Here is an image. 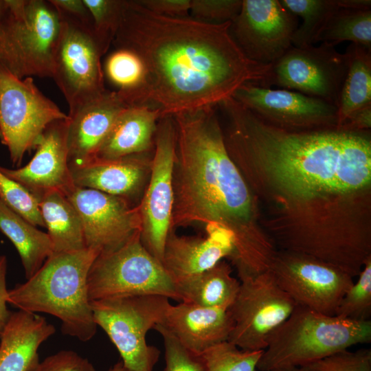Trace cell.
I'll return each instance as SVG.
<instances>
[{
  "label": "cell",
  "mask_w": 371,
  "mask_h": 371,
  "mask_svg": "<svg viewBox=\"0 0 371 371\" xmlns=\"http://www.w3.org/2000/svg\"><path fill=\"white\" fill-rule=\"evenodd\" d=\"M172 116L177 144L170 229L218 223L234 232L236 255L252 254L262 240L251 229V194L229 155L214 107Z\"/></svg>",
  "instance_id": "obj_3"
},
{
  "label": "cell",
  "mask_w": 371,
  "mask_h": 371,
  "mask_svg": "<svg viewBox=\"0 0 371 371\" xmlns=\"http://www.w3.org/2000/svg\"><path fill=\"white\" fill-rule=\"evenodd\" d=\"M60 16V30L52 78L71 112L106 90L101 64L105 52L95 34L92 22Z\"/></svg>",
  "instance_id": "obj_9"
},
{
  "label": "cell",
  "mask_w": 371,
  "mask_h": 371,
  "mask_svg": "<svg viewBox=\"0 0 371 371\" xmlns=\"http://www.w3.org/2000/svg\"><path fill=\"white\" fill-rule=\"evenodd\" d=\"M67 118L32 77L18 78L0 65V141L13 166L21 165L50 124Z\"/></svg>",
  "instance_id": "obj_10"
},
{
  "label": "cell",
  "mask_w": 371,
  "mask_h": 371,
  "mask_svg": "<svg viewBox=\"0 0 371 371\" xmlns=\"http://www.w3.org/2000/svg\"><path fill=\"white\" fill-rule=\"evenodd\" d=\"M297 304L277 284L269 270L240 282L229 308L234 328L228 341L245 350H263L270 335Z\"/></svg>",
  "instance_id": "obj_11"
},
{
  "label": "cell",
  "mask_w": 371,
  "mask_h": 371,
  "mask_svg": "<svg viewBox=\"0 0 371 371\" xmlns=\"http://www.w3.org/2000/svg\"><path fill=\"white\" fill-rule=\"evenodd\" d=\"M103 72L129 106L139 104L147 80L146 69L139 55L128 49L115 48L106 58Z\"/></svg>",
  "instance_id": "obj_29"
},
{
  "label": "cell",
  "mask_w": 371,
  "mask_h": 371,
  "mask_svg": "<svg viewBox=\"0 0 371 371\" xmlns=\"http://www.w3.org/2000/svg\"><path fill=\"white\" fill-rule=\"evenodd\" d=\"M108 371H130L123 364L122 361L116 363L113 367L109 368Z\"/></svg>",
  "instance_id": "obj_45"
},
{
  "label": "cell",
  "mask_w": 371,
  "mask_h": 371,
  "mask_svg": "<svg viewBox=\"0 0 371 371\" xmlns=\"http://www.w3.org/2000/svg\"><path fill=\"white\" fill-rule=\"evenodd\" d=\"M289 12L302 19L291 38L292 46L306 47L317 43L318 37L339 6L337 0H280Z\"/></svg>",
  "instance_id": "obj_30"
},
{
  "label": "cell",
  "mask_w": 371,
  "mask_h": 371,
  "mask_svg": "<svg viewBox=\"0 0 371 371\" xmlns=\"http://www.w3.org/2000/svg\"><path fill=\"white\" fill-rule=\"evenodd\" d=\"M231 22L161 16L137 0H123L112 45L133 51L145 65L137 105L159 110L162 117L215 107L247 83L265 87L271 65L243 54L229 33Z\"/></svg>",
  "instance_id": "obj_1"
},
{
  "label": "cell",
  "mask_w": 371,
  "mask_h": 371,
  "mask_svg": "<svg viewBox=\"0 0 371 371\" xmlns=\"http://www.w3.org/2000/svg\"><path fill=\"white\" fill-rule=\"evenodd\" d=\"M149 11L168 17H188L191 0H137Z\"/></svg>",
  "instance_id": "obj_40"
},
{
  "label": "cell",
  "mask_w": 371,
  "mask_h": 371,
  "mask_svg": "<svg viewBox=\"0 0 371 371\" xmlns=\"http://www.w3.org/2000/svg\"><path fill=\"white\" fill-rule=\"evenodd\" d=\"M348 65L347 54L326 42L318 47L291 46L271 65L265 87L295 91L338 109Z\"/></svg>",
  "instance_id": "obj_12"
},
{
  "label": "cell",
  "mask_w": 371,
  "mask_h": 371,
  "mask_svg": "<svg viewBox=\"0 0 371 371\" xmlns=\"http://www.w3.org/2000/svg\"><path fill=\"white\" fill-rule=\"evenodd\" d=\"M87 284L90 301L157 295L181 302L176 283L142 244L141 230L116 249L98 254Z\"/></svg>",
  "instance_id": "obj_7"
},
{
  "label": "cell",
  "mask_w": 371,
  "mask_h": 371,
  "mask_svg": "<svg viewBox=\"0 0 371 371\" xmlns=\"http://www.w3.org/2000/svg\"><path fill=\"white\" fill-rule=\"evenodd\" d=\"M162 337L166 366L164 371H206L205 359L184 346L161 324L154 328Z\"/></svg>",
  "instance_id": "obj_36"
},
{
  "label": "cell",
  "mask_w": 371,
  "mask_h": 371,
  "mask_svg": "<svg viewBox=\"0 0 371 371\" xmlns=\"http://www.w3.org/2000/svg\"><path fill=\"white\" fill-rule=\"evenodd\" d=\"M0 65L18 78L52 76L60 16L49 1L5 0Z\"/></svg>",
  "instance_id": "obj_6"
},
{
  "label": "cell",
  "mask_w": 371,
  "mask_h": 371,
  "mask_svg": "<svg viewBox=\"0 0 371 371\" xmlns=\"http://www.w3.org/2000/svg\"><path fill=\"white\" fill-rule=\"evenodd\" d=\"M129 105L116 91L99 96L69 112L67 146L70 168L95 159L115 121Z\"/></svg>",
  "instance_id": "obj_20"
},
{
  "label": "cell",
  "mask_w": 371,
  "mask_h": 371,
  "mask_svg": "<svg viewBox=\"0 0 371 371\" xmlns=\"http://www.w3.org/2000/svg\"><path fill=\"white\" fill-rule=\"evenodd\" d=\"M297 27L298 17L279 0H243L229 33L248 59L272 65L292 46Z\"/></svg>",
  "instance_id": "obj_15"
},
{
  "label": "cell",
  "mask_w": 371,
  "mask_h": 371,
  "mask_svg": "<svg viewBox=\"0 0 371 371\" xmlns=\"http://www.w3.org/2000/svg\"><path fill=\"white\" fill-rule=\"evenodd\" d=\"M0 230L16 249L26 280L31 278L53 254L47 233L38 229L0 199Z\"/></svg>",
  "instance_id": "obj_26"
},
{
  "label": "cell",
  "mask_w": 371,
  "mask_h": 371,
  "mask_svg": "<svg viewBox=\"0 0 371 371\" xmlns=\"http://www.w3.org/2000/svg\"><path fill=\"white\" fill-rule=\"evenodd\" d=\"M308 366L315 371H371V350H344Z\"/></svg>",
  "instance_id": "obj_38"
},
{
  "label": "cell",
  "mask_w": 371,
  "mask_h": 371,
  "mask_svg": "<svg viewBox=\"0 0 371 371\" xmlns=\"http://www.w3.org/2000/svg\"><path fill=\"white\" fill-rule=\"evenodd\" d=\"M99 253L92 249L54 253L25 282L8 291L7 303L19 310L45 313L61 321L63 334L81 341L95 335L87 279Z\"/></svg>",
  "instance_id": "obj_4"
},
{
  "label": "cell",
  "mask_w": 371,
  "mask_h": 371,
  "mask_svg": "<svg viewBox=\"0 0 371 371\" xmlns=\"http://www.w3.org/2000/svg\"><path fill=\"white\" fill-rule=\"evenodd\" d=\"M205 236H179L171 229L167 236L161 263L177 284L200 274L232 256L235 236L218 223L205 225Z\"/></svg>",
  "instance_id": "obj_19"
},
{
  "label": "cell",
  "mask_w": 371,
  "mask_h": 371,
  "mask_svg": "<svg viewBox=\"0 0 371 371\" xmlns=\"http://www.w3.org/2000/svg\"><path fill=\"white\" fill-rule=\"evenodd\" d=\"M345 52L348 65L338 106V128L350 114L371 106V49L351 43Z\"/></svg>",
  "instance_id": "obj_28"
},
{
  "label": "cell",
  "mask_w": 371,
  "mask_h": 371,
  "mask_svg": "<svg viewBox=\"0 0 371 371\" xmlns=\"http://www.w3.org/2000/svg\"><path fill=\"white\" fill-rule=\"evenodd\" d=\"M232 98L266 123L271 122L269 124L279 128H338L336 106L295 91L247 83L238 88Z\"/></svg>",
  "instance_id": "obj_17"
},
{
  "label": "cell",
  "mask_w": 371,
  "mask_h": 371,
  "mask_svg": "<svg viewBox=\"0 0 371 371\" xmlns=\"http://www.w3.org/2000/svg\"><path fill=\"white\" fill-rule=\"evenodd\" d=\"M319 41L335 47L350 41L371 49V10L339 8L319 34Z\"/></svg>",
  "instance_id": "obj_31"
},
{
  "label": "cell",
  "mask_w": 371,
  "mask_h": 371,
  "mask_svg": "<svg viewBox=\"0 0 371 371\" xmlns=\"http://www.w3.org/2000/svg\"><path fill=\"white\" fill-rule=\"evenodd\" d=\"M176 144L177 132L173 116L161 117L155 137V150L148 183L139 204L142 244L161 262L171 227Z\"/></svg>",
  "instance_id": "obj_13"
},
{
  "label": "cell",
  "mask_w": 371,
  "mask_h": 371,
  "mask_svg": "<svg viewBox=\"0 0 371 371\" xmlns=\"http://www.w3.org/2000/svg\"><path fill=\"white\" fill-rule=\"evenodd\" d=\"M160 111L146 106L124 109L117 117L95 159H117L144 154L155 146Z\"/></svg>",
  "instance_id": "obj_24"
},
{
  "label": "cell",
  "mask_w": 371,
  "mask_h": 371,
  "mask_svg": "<svg viewBox=\"0 0 371 371\" xmlns=\"http://www.w3.org/2000/svg\"><path fill=\"white\" fill-rule=\"evenodd\" d=\"M93 22V31L105 53L120 26L123 0H82Z\"/></svg>",
  "instance_id": "obj_34"
},
{
  "label": "cell",
  "mask_w": 371,
  "mask_h": 371,
  "mask_svg": "<svg viewBox=\"0 0 371 371\" xmlns=\"http://www.w3.org/2000/svg\"><path fill=\"white\" fill-rule=\"evenodd\" d=\"M161 324L188 349L203 355L212 346L228 341L234 320L229 308L180 302L169 306Z\"/></svg>",
  "instance_id": "obj_21"
},
{
  "label": "cell",
  "mask_w": 371,
  "mask_h": 371,
  "mask_svg": "<svg viewBox=\"0 0 371 371\" xmlns=\"http://www.w3.org/2000/svg\"><path fill=\"white\" fill-rule=\"evenodd\" d=\"M0 199L31 224L44 227L38 199L18 182L0 170Z\"/></svg>",
  "instance_id": "obj_35"
},
{
  "label": "cell",
  "mask_w": 371,
  "mask_h": 371,
  "mask_svg": "<svg viewBox=\"0 0 371 371\" xmlns=\"http://www.w3.org/2000/svg\"><path fill=\"white\" fill-rule=\"evenodd\" d=\"M227 115L232 128L225 143L230 157L263 164L276 183L293 196L345 193L370 182L371 142L363 133L339 128L286 131L266 123L237 102Z\"/></svg>",
  "instance_id": "obj_2"
},
{
  "label": "cell",
  "mask_w": 371,
  "mask_h": 371,
  "mask_svg": "<svg viewBox=\"0 0 371 371\" xmlns=\"http://www.w3.org/2000/svg\"><path fill=\"white\" fill-rule=\"evenodd\" d=\"M371 341V320L327 315L297 305L269 337L259 371L308 366L359 344Z\"/></svg>",
  "instance_id": "obj_5"
},
{
  "label": "cell",
  "mask_w": 371,
  "mask_h": 371,
  "mask_svg": "<svg viewBox=\"0 0 371 371\" xmlns=\"http://www.w3.org/2000/svg\"><path fill=\"white\" fill-rule=\"evenodd\" d=\"M68 119V118H67ZM67 119L50 124L36 142V153L25 166L0 170L37 199L50 192L67 195L75 186L68 161Z\"/></svg>",
  "instance_id": "obj_18"
},
{
  "label": "cell",
  "mask_w": 371,
  "mask_h": 371,
  "mask_svg": "<svg viewBox=\"0 0 371 371\" xmlns=\"http://www.w3.org/2000/svg\"><path fill=\"white\" fill-rule=\"evenodd\" d=\"M339 8L355 10H371L370 0H337Z\"/></svg>",
  "instance_id": "obj_44"
},
{
  "label": "cell",
  "mask_w": 371,
  "mask_h": 371,
  "mask_svg": "<svg viewBox=\"0 0 371 371\" xmlns=\"http://www.w3.org/2000/svg\"><path fill=\"white\" fill-rule=\"evenodd\" d=\"M263 350H245L229 341L219 343L202 355L206 371H256Z\"/></svg>",
  "instance_id": "obj_32"
},
{
  "label": "cell",
  "mask_w": 371,
  "mask_h": 371,
  "mask_svg": "<svg viewBox=\"0 0 371 371\" xmlns=\"http://www.w3.org/2000/svg\"><path fill=\"white\" fill-rule=\"evenodd\" d=\"M49 1L61 14L86 22H92L91 14L82 0H49Z\"/></svg>",
  "instance_id": "obj_41"
},
{
  "label": "cell",
  "mask_w": 371,
  "mask_h": 371,
  "mask_svg": "<svg viewBox=\"0 0 371 371\" xmlns=\"http://www.w3.org/2000/svg\"><path fill=\"white\" fill-rule=\"evenodd\" d=\"M181 302L210 308H229L240 282L228 264L220 261L211 269L176 284Z\"/></svg>",
  "instance_id": "obj_27"
},
{
  "label": "cell",
  "mask_w": 371,
  "mask_h": 371,
  "mask_svg": "<svg viewBox=\"0 0 371 371\" xmlns=\"http://www.w3.org/2000/svg\"><path fill=\"white\" fill-rule=\"evenodd\" d=\"M243 0H191L192 18L208 23L232 21L240 11Z\"/></svg>",
  "instance_id": "obj_37"
},
{
  "label": "cell",
  "mask_w": 371,
  "mask_h": 371,
  "mask_svg": "<svg viewBox=\"0 0 371 371\" xmlns=\"http://www.w3.org/2000/svg\"><path fill=\"white\" fill-rule=\"evenodd\" d=\"M7 9L5 0H0V22L3 19Z\"/></svg>",
  "instance_id": "obj_47"
},
{
  "label": "cell",
  "mask_w": 371,
  "mask_h": 371,
  "mask_svg": "<svg viewBox=\"0 0 371 371\" xmlns=\"http://www.w3.org/2000/svg\"><path fill=\"white\" fill-rule=\"evenodd\" d=\"M55 331L36 313L11 312L0 337V371H34L40 362L39 346Z\"/></svg>",
  "instance_id": "obj_23"
},
{
  "label": "cell",
  "mask_w": 371,
  "mask_h": 371,
  "mask_svg": "<svg viewBox=\"0 0 371 371\" xmlns=\"http://www.w3.org/2000/svg\"><path fill=\"white\" fill-rule=\"evenodd\" d=\"M359 273L357 281L343 296L335 315L353 320H370L371 260L369 256Z\"/></svg>",
  "instance_id": "obj_33"
},
{
  "label": "cell",
  "mask_w": 371,
  "mask_h": 371,
  "mask_svg": "<svg viewBox=\"0 0 371 371\" xmlns=\"http://www.w3.org/2000/svg\"><path fill=\"white\" fill-rule=\"evenodd\" d=\"M38 203L53 254L86 248L81 218L65 195L50 192L38 198Z\"/></svg>",
  "instance_id": "obj_25"
},
{
  "label": "cell",
  "mask_w": 371,
  "mask_h": 371,
  "mask_svg": "<svg viewBox=\"0 0 371 371\" xmlns=\"http://www.w3.org/2000/svg\"><path fill=\"white\" fill-rule=\"evenodd\" d=\"M269 270L297 305L330 316L335 315L354 283L352 276L336 266L292 251L274 256Z\"/></svg>",
  "instance_id": "obj_14"
},
{
  "label": "cell",
  "mask_w": 371,
  "mask_h": 371,
  "mask_svg": "<svg viewBox=\"0 0 371 371\" xmlns=\"http://www.w3.org/2000/svg\"><path fill=\"white\" fill-rule=\"evenodd\" d=\"M34 371H95L93 364L74 350H63L47 357Z\"/></svg>",
  "instance_id": "obj_39"
},
{
  "label": "cell",
  "mask_w": 371,
  "mask_h": 371,
  "mask_svg": "<svg viewBox=\"0 0 371 371\" xmlns=\"http://www.w3.org/2000/svg\"><path fill=\"white\" fill-rule=\"evenodd\" d=\"M66 196L81 218L85 247L99 254L116 249L141 230L139 205L124 198L76 186Z\"/></svg>",
  "instance_id": "obj_16"
},
{
  "label": "cell",
  "mask_w": 371,
  "mask_h": 371,
  "mask_svg": "<svg viewBox=\"0 0 371 371\" xmlns=\"http://www.w3.org/2000/svg\"><path fill=\"white\" fill-rule=\"evenodd\" d=\"M6 272L7 258L0 255V337L11 314L7 306Z\"/></svg>",
  "instance_id": "obj_42"
},
{
  "label": "cell",
  "mask_w": 371,
  "mask_h": 371,
  "mask_svg": "<svg viewBox=\"0 0 371 371\" xmlns=\"http://www.w3.org/2000/svg\"><path fill=\"white\" fill-rule=\"evenodd\" d=\"M144 154L111 160L95 159L70 168L74 183L131 201L143 190L150 176L152 159Z\"/></svg>",
  "instance_id": "obj_22"
},
{
  "label": "cell",
  "mask_w": 371,
  "mask_h": 371,
  "mask_svg": "<svg viewBox=\"0 0 371 371\" xmlns=\"http://www.w3.org/2000/svg\"><path fill=\"white\" fill-rule=\"evenodd\" d=\"M276 371H315L313 370L310 366H302V367H298V368H294L291 369H286V370H279Z\"/></svg>",
  "instance_id": "obj_46"
},
{
  "label": "cell",
  "mask_w": 371,
  "mask_h": 371,
  "mask_svg": "<svg viewBox=\"0 0 371 371\" xmlns=\"http://www.w3.org/2000/svg\"><path fill=\"white\" fill-rule=\"evenodd\" d=\"M169 300L144 295L90 301L95 323L106 333L130 371H153L160 351L147 344L146 336L163 322Z\"/></svg>",
  "instance_id": "obj_8"
},
{
  "label": "cell",
  "mask_w": 371,
  "mask_h": 371,
  "mask_svg": "<svg viewBox=\"0 0 371 371\" xmlns=\"http://www.w3.org/2000/svg\"><path fill=\"white\" fill-rule=\"evenodd\" d=\"M371 125V106L350 114L339 126V129L353 131V129L368 128Z\"/></svg>",
  "instance_id": "obj_43"
}]
</instances>
